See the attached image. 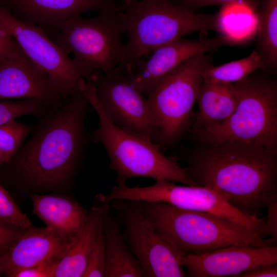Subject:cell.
<instances>
[{
    "instance_id": "6da1fadb",
    "label": "cell",
    "mask_w": 277,
    "mask_h": 277,
    "mask_svg": "<svg viewBox=\"0 0 277 277\" xmlns=\"http://www.w3.org/2000/svg\"><path fill=\"white\" fill-rule=\"evenodd\" d=\"M184 167L197 185L210 188L233 206L258 216L277 200L276 151L228 142L193 152Z\"/></svg>"
},
{
    "instance_id": "7a4b0ae2",
    "label": "cell",
    "mask_w": 277,
    "mask_h": 277,
    "mask_svg": "<svg viewBox=\"0 0 277 277\" xmlns=\"http://www.w3.org/2000/svg\"><path fill=\"white\" fill-rule=\"evenodd\" d=\"M90 107L78 92L47 105L36 117L32 136L13 156L23 179L36 187H51L73 177L90 137L86 126Z\"/></svg>"
},
{
    "instance_id": "3957f363",
    "label": "cell",
    "mask_w": 277,
    "mask_h": 277,
    "mask_svg": "<svg viewBox=\"0 0 277 277\" xmlns=\"http://www.w3.org/2000/svg\"><path fill=\"white\" fill-rule=\"evenodd\" d=\"M120 14L127 41L115 72L130 73L145 55L185 35L220 30V13H197L172 0H131Z\"/></svg>"
},
{
    "instance_id": "277c9868",
    "label": "cell",
    "mask_w": 277,
    "mask_h": 277,
    "mask_svg": "<svg viewBox=\"0 0 277 277\" xmlns=\"http://www.w3.org/2000/svg\"><path fill=\"white\" fill-rule=\"evenodd\" d=\"M271 75L259 69L231 84L234 111L224 122L195 133L197 138L206 145L234 142L276 151L277 81Z\"/></svg>"
},
{
    "instance_id": "5b68a950",
    "label": "cell",
    "mask_w": 277,
    "mask_h": 277,
    "mask_svg": "<svg viewBox=\"0 0 277 277\" xmlns=\"http://www.w3.org/2000/svg\"><path fill=\"white\" fill-rule=\"evenodd\" d=\"M138 202L154 228L182 255L201 254L230 246L266 245L259 234L216 215L164 202Z\"/></svg>"
},
{
    "instance_id": "8992f818",
    "label": "cell",
    "mask_w": 277,
    "mask_h": 277,
    "mask_svg": "<svg viewBox=\"0 0 277 277\" xmlns=\"http://www.w3.org/2000/svg\"><path fill=\"white\" fill-rule=\"evenodd\" d=\"M83 91V94L98 118V127L91 133L90 137L106 151L109 168L116 175V184L126 183L132 178L145 177L199 186L174 158L162 153L157 143L115 125L102 110L89 83Z\"/></svg>"
},
{
    "instance_id": "52a82bcc",
    "label": "cell",
    "mask_w": 277,
    "mask_h": 277,
    "mask_svg": "<svg viewBox=\"0 0 277 277\" xmlns=\"http://www.w3.org/2000/svg\"><path fill=\"white\" fill-rule=\"evenodd\" d=\"M121 11L105 10L93 17L76 16L49 35L66 54L86 81L96 71L115 73L125 51Z\"/></svg>"
},
{
    "instance_id": "ba28073f",
    "label": "cell",
    "mask_w": 277,
    "mask_h": 277,
    "mask_svg": "<svg viewBox=\"0 0 277 277\" xmlns=\"http://www.w3.org/2000/svg\"><path fill=\"white\" fill-rule=\"evenodd\" d=\"M212 53L195 55L170 72L152 88L147 101L161 147L175 145L188 130Z\"/></svg>"
},
{
    "instance_id": "9c48e42d",
    "label": "cell",
    "mask_w": 277,
    "mask_h": 277,
    "mask_svg": "<svg viewBox=\"0 0 277 277\" xmlns=\"http://www.w3.org/2000/svg\"><path fill=\"white\" fill-rule=\"evenodd\" d=\"M110 195L112 199L164 202L183 209L208 213L240 224L263 238L267 236L265 217L241 211L220 194L206 187L179 185L157 180L153 184L144 187L115 185Z\"/></svg>"
},
{
    "instance_id": "30bf717a",
    "label": "cell",
    "mask_w": 277,
    "mask_h": 277,
    "mask_svg": "<svg viewBox=\"0 0 277 277\" xmlns=\"http://www.w3.org/2000/svg\"><path fill=\"white\" fill-rule=\"evenodd\" d=\"M108 203L116 212L125 240L144 276H187L181 263L183 255L154 228L138 201L116 199Z\"/></svg>"
},
{
    "instance_id": "8fae6325",
    "label": "cell",
    "mask_w": 277,
    "mask_h": 277,
    "mask_svg": "<svg viewBox=\"0 0 277 277\" xmlns=\"http://www.w3.org/2000/svg\"><path fill=\"white\" fill-rule=\"evenodd\" d=\"M0 28L53 80L64 96L82 92L86 81L68 54L39 27L23 21L0 4Z\"/></svg>"
},
{
    "instance_id": "7c38bea8",
    "label": "cell",
    "mask_w": 277,
    "mask_h": 277,
    "mask_svg": "<svg viewBox=\"0 0 277 277\" xmlns=\"http://www.w3.org/2000/svg\"><path fill=\"white\" fill-rule=\"evenodd\" d=\"M86 81L102 110L115 125L157 143L158 134L147 98L132 84L127 74L96 71Z\"/></svg>"
},
{
    "instance_id": "4fadbf2b",
    "label": "cell",
    "mask_w": 277,
    "mask_h": 277,
    "mask_svg": "<svg viewBox=\"0 0 277 277\" xmlns=\"http://www.w3.org/2000/svg\"><path fill=\"white\" fill-rule=\"evenodd\" d=\"M65 97L50 76L17 43L0 58V101L35 99L53 105Z\"/></svg>"
},
{
    "instance_id": "5bb4252c",
    "label": "cell",
    "mask_w": 277,
    "mask_h": 277,
    "mask_svg": "<svg viewBox=\"0 0 277 277\" xmlns=\"http://www.w3.org/2000/svg\"><path fill=\"white\" fill-rule=\"evenodd\" d=\"M231 43V39L224 34L195 40L182 37L153 50L147 60L141 59L127 74L132 84L147 96L159 81L182 63Z\"/></svg>"
},
{
    "instance_id": "9a60e30c",
    "label": "cell",
    "mask_w": 277,
    "mask_h": 277,
    "mask_svg": "<svg viewBox=\"0 0 277 277\" xmlns=\"http://www.w3.org/2000/svg\"><path fill=\"white\" fill-rule=\"evenodd\" d=\"M181 263L189 277H238L255 268L277 264V246H230L183 255Z\"/></svg>"
},
{
    "instance_id": "2e32d148",
    "label": "cell",
    "mask_w": 277,
    "mask_h": 277,
    "mask_svg": "<svg viewBox=\"0 0 277 277\" xmlns=\"http://www.w3.org/2000/svg\"><path fill=\"white\" fill-rule=\"evenodd\" d=\"M8 3L6 7L15 16L39 27L48 35L58 31L70 18L84 13L122 11L126 6L121 0H8Z\"/></svg>"
},
{
    "instance_id": "e0dca14e",
    "label": "cell",
    "mask_w": 277,
    "mask_h": 277,
    "mask_svg": "<svg viewBox=\"0 0 277 277\" xmlns=\"http://www.w3.org/2000/svg\"><path fill=\"white\" fill-rule=\"evenodd\" d=\"M72 242L63 239L49 227L31 226L24 229L0 255V272L11 277L23 268L57 263Z\"/></svg>"
},
{
    "instance_id": "ac0fdd59",
    "label": "cell",
    "mask_w": 277,
    "mask_h": 277,
    "mask_svg": "<svg viewBox=\"0 0 277 277\" xmlns=\"http://www.w3.org/2000/svg\"><path fill=\"white\" fill-rule=\"evenodd\" d=\"M33 213L63 239L73 241L82 230L88 211L76 201L58 195L31 196Z\"/></svg>"
},
{
    "instance_id": "d6986e66",
    "label": "cell",
    "mask_w": 277,
    "mask_h": 277,
    "mask_svg": "<svg viewBox=\"0 0 277 277\" xmlns=\"http://www.w3.org/2000/svg\"><path fill=\"white\" fill-rule=\"evenodd\" d=\"M103 231L105 240V277L144 276L138 261L130 250L121 224L108 202L101 201Z\"/></svg>"
},
{
    "instance_id": "ffe728a7",
    "label": "cell",
    "mask_w": 277,
    "mask_h": 277,
    "mask_svg": "<svg viewBox=\"0 0 277 277\" xmlns=\"http://www.w3.org/2000/svg\"><path fill=\"white\" fill-rule=\"evenodd\" d=\"M102 224V205L95 197L82 230L57 263L54 277L83 276Z\"/></svg>"
},
{
    "instance_id": "44dd1931",
    "label": "cell",
    "mask_w": 277,
    "mask_h": 277,
    "mask_svg": "<svg viewBox=\"0 0 277 277\" xmlns=\"http://www.w3.org/2000/svg\"><path fill=\"white\" fill-rule=\"evenodd\" d=\"M197 101L199 111L192 126L194 133L225 121L236 105V97L231 84L204 81Z\"/></svg>"
},
{
    "instance_id": "7402d4cb",
    "label": "cell",
    "mask_w": 277,
    "mask_h": 277,
    "mask_svg": "<svg viewBox=\"0 0 277 277\" xmlns=\"http://www.w3.org/2000/svg\"><path fill=\"white\" fill-rule=\"evenodd\" d=\"M256 16L255 50L262 58L264 71L274 75L277 70V0H260Z\"/></svg>"
},
{
    "instance_id": "603a6c76",
    "label": "cell",
    "mask_w": 277,
    "mask_h": 277,
    "mask_svg": "<svg viewBox=\"0 0 277 277\" xmlns=\"http://www.w3.org/2000/svg\"><path fill=\"white\" fill-rule=\"evenodd\" d=\"M264 71L262 58L254 49L247 56L224 64L211 65L203 72L204 82L231 84L245 78L257 70Z\"/></svg>"
},
{
    "instance_id": "cb8c5ba5",
    "label": "cell",
    "mask_w": 277,
    "mask_h": 277,
    "mask_svg": "<svg viewBox=\"0 0 277 277\" xmlns=\"http://www.w3.org/2000/svg\"><path fill=\"white\" fill-rule=\"evenodd\" d=\"M34 128L33 125L20 123L15 120L0 125V150L8 162L15 154Z\"/></svg>"
},
{
    "instance_id": "d4e9b609",
    "label": "cell",
    "mask_w": 277,
    "mask_h": 277,
    "mask_svg": "<svg viewBox=\"0 0 277 277\" xmlns=\"http://www.w3.org/2000/svg\"><path fill=\"white\" fill-rule=\"evenodd\" d=\"M48 104L35 99L0 101V125L24 115L37 116Z\"/></svg>"
},
{
    "instance_id": "484cf974",
    "label": "cell",
    "mask_w": 277,
    "mask_h": 277,
    "mask_svg": "<svg viewBox=\"0 0 277 277\" xmlns=\"http://www.w3.org/2000/svg\"><path fill=\"white\" fill-rule=\"evenodd\" d=\"M0 221L23 229L32 226L27 215L21 211L8 192L1 184Z\"/></svg>"
},
{
    "instance_id": "4316f807",
    "label": "cell",
    "mask_w": 277,
    "mask_h": 277,
    "mask_svg": "<svg viewBox=\"0 0 277 277\" xmlns=\"http://www.w3.org/2000/svg\"><path fill=\"white\" fill-rule=\"evenodd\" d=\"M105 265V244L102 224L82 277L104 276Z\"/></svg>"
},
{
    "instance_id": "83f0119b",
    "label": "cell",
    "mask_w": 277,
    "mask_h": 277,
    "mask_svg": "<svg viewBox=\"0 0 277 277\" xmlns=\"http://www.w3.org/2000/svg\"><path fill=\"white\" fill-rule=\"evenodd\" d=\"M267 216L265 217L267 236L264 239L266 245H276L277 242V200L270 203L266 207Z\"/></svg>"
},
{
    "instance_id": "f1b7e54d",
    "label": "cell",
    "mask_w": 277,
    "mask_h": 277,
    "mask_svg": "<svg viewBox=\"0 0 277 277\" xmlns=\"http://www.w3.org/2000/svg\"><path fill=\"white\" fill-rule=\"evenodd\" d=\"M57 263L43 264L20 269L11 277H54Z\"/></svg>"
},
{
    "instance_id": "f546056e",
    "label": "cell",
    "mask_w": 277,
    "mask_h": 277,
    "mask_svg": "<svg viewBox=\"0 0 277 277\" xmlns=\"http://www.w3.org/2000/svg\"><path fill=\"white\" fill-rule=\"evenodd\" d=\"M23 230L0 221V255L9 248Z\"/></svg>"
},
{
    "instance_id": "4dcf8cb0",
    "label": "cell",
    "mask_w": 277,
    "mask_h": 277,
    "mask_svg": "<svg viewBox=\"0 0 277 277\" xmlns=\"http://www.w3.org/2000/svg\"><path fill=\"white\" fill-rule=\"evenodd\" d=\"M277 264L260 266L244 272L238 277H276Z\"/></svg>"
},
{
    "instance_id": "1f68e13d",
    "label": "cell",
    "mask_w": 277,
    "mask_h": 277,
    "mask_svg": "<svg viewBox=\"0 0 277 277\" xmlns=\"http://www.w3.org/2000/svg\"><path fill=\"white\" fill-rule=\"evenodd\" d=\"M240 0H181L178 4L194 10L196 9L215 5H224Z\"/></svg>"
},
{
    "instance_id": "d6a6232c",
    "label": "cell",
    "mask_w": 277,
    "mask_h": 277,
    "mask_svg": "<svg viewBox=\"0 0 277 277\" xmlns=\"http://www.w3.org/2000/svg\"><path fill=\"white\" fill-rule=\"evenodd\" d=\"M16 43L12 36L0 28V58L9 52Z\"/></svg>"
},
{
    "instance_id": "836d02e7",
    "label": "cell",
    "mask_w": 277,
    "mask_h": 277,
    "mask_svg": "<svg viewBox=\"0 0 277 277\" xmlns=\"http://www.w3.org/2000/svg\"><path fill=\"white\" fill-rule=\"evenodd\" d=\"M8 163V161L0 150V166Z\"/></svg>"
},
{
    "instance_id": "e575fe53",
    "label": "cell",
    "mask_w": 277,
    "mask_h": 277,
    "mask_svg": "<svg viewBox=\"0 0 277 277\" xmlns=\"http://www.w3.org/2000/svg\"><path fill=\"white\" fill-rule=\"evenodd\" d=\"M174 2L176 3H179L181 0H172Z\"/></svg>"
},
{
    "instance_id": "d590c367",
    "label": "cell",
    "mask_w": 277,
    "mask_h": 277,
    "mask_svg": "<svg viewBox=\"0 0 277 277\" xmlns=\"http://www.w3.org/2000/svg\"><path fill=\"white\" fill-rule=\"evenodd\" d=\"M0 275H1V272H0Z\"/></svg>"
}]
</instances>
